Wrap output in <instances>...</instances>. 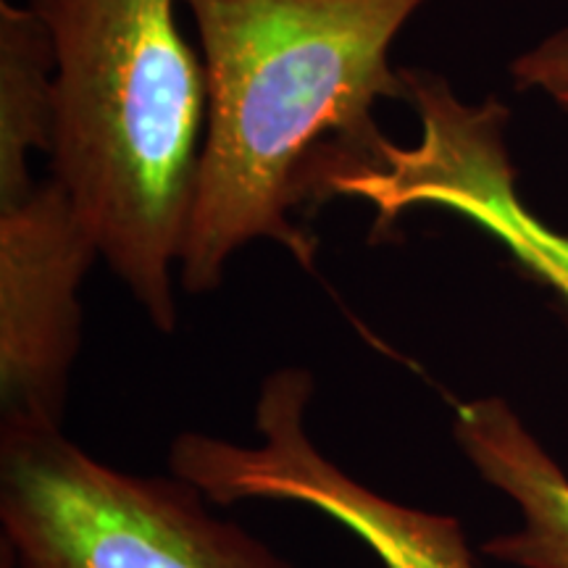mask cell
<instances>
[{"mask_svg":"<svg viewBox=\"0 0 568 568\" xmlns=\"http://www.w3.org/2000/svg\"><path fill=\"white\" fill-rule=\"evenodd\" d=\"M3 568H11V566H9V560H3Z\"/></svg>","mask_w":568,"mask_h":568,"instance_id":"cell-10","label":"cell"},{"mask_svg":"<svg viewBox=\"0 0 568 568\" xmlns=\"http://www.w3.org/2000/svg\"><path fill=\"white\" fill-rule=\"evenodd\" d=\"M0 521L11 568H293L184 479L119 471L61 429L0 432Z\"/></svg>","mask_w":568,"mask_h":568,"instance_id":"cell-3","label":"cell"},{"mask_svg":"<svg viewBox=\"0 0 568 568\" xmlns=\"http://www.w3.org/2000/svg\"><path fill=\"white\" fill-rule=\"evenodd\" d=\"M53 74V45L38 13L0 0V205L38 184L30 155L51 148Z\"/></svg>","mask_w":568,"mask_h":568,"instance_id":"cell-8","label":"cell"},{"mask_svg":"<svg viewBox=\"0 0 568 568\" xmlns=\"http://www.w3.org/2000/svg\"><path fill=\"white\" fill-rule=\"evenodd\" d=\"M453 437L481 479L521 510V529L485 542L518 568H568V477L503 397L458 403Z\"/></svg>","mask_w":568,"mask_h":568,"instance_id":"cell-7","label":"cell"},{"mask_svg":"<svg viewBox=\"0 0 568 568\" xmlns=\"http://www.w3.org/2000/svg\"><path fill=\"white\" fill-rule=\"evenodd\" d=\"M53 45L51 180L67 190L155 329L174 332V274L209 124V80L176 0H27Z\"/></svg>","mask_w":568,"mask_h":568,"instance_id":"cell-2","label":"cell"},{"mask_svg":"<svg viewBox=\"0 0 568 568\" xmlns=\"http://www.w3.org/2000/svg\"><path fill=\"white\" fill-rule=\"evenodd\" d=\"M311 397V372L276 368L255 400L258 445L184 432L169 450L172 474L216 506L287 500L322 510L387 568H477L458 518L389 500L318 453L305 424Z\"/></svg>","mask_w":568,"mask_h":568,"instance_id":"cell-4","label":"cell"},{"mask_svg":"<svg viewBox=\"0 0 568 568\" xmlns=\"http://www.w3.org/2000/svg\"><path fill=\"white\" fill-rule=\"evenodd\" d=\"M516 90L537 92L568 116V27L548 34L510 61Z\"/></svg>","mask_w":568,"mask_h":568,"instance_id":"cell-9","label":"cell"},{"mask_svg":"<svg viewBox=\"0 0 568 568\" xmlns=\"http://www.w3.org/2000/svg\"><path fill=\"white\" fill-rule=\"evenodd\" d=\"M426 0H184L209 80V124L180 258L205 295L258 240L314 266L295 213L379 163V101H406L393 45Z\"/></svg>","mask_w":568,"mask_h":568,"instance_id":"cell-1","label":"cell"},{"mask_svg":"<svg viewBox=\"0 0 568 568\" xmlns=\"http://www.w3.org/2000/svg\"><path fill=\"white\" fill-rule=\"evenodd\" d=\"M95 258L90 226L55 180L0 205V432L61 429Z\"/></svg>","mask_w":568,"mask_h":568,"instance_id":"cell-5","label":"cell"},{"mask_svg":"<svg viewBox=\"0 0 568 568\" xmlns=\"http://www.w3.org/2000/svg\"><path fill=\"white\" fill-rule=\"evenodd\" d=\"M414 105L422 134L410 148L389 145L372 201L393 224L403 213H456L495 237L524 272L568 311V234L535 216L516 190L506 148L508 111L497 101L466 103L443 77L418 82Z\"/></svg>","mask_w":568,"mask_h":568,"instance_id":"cell-6","label":"cell"}]
</instances>
